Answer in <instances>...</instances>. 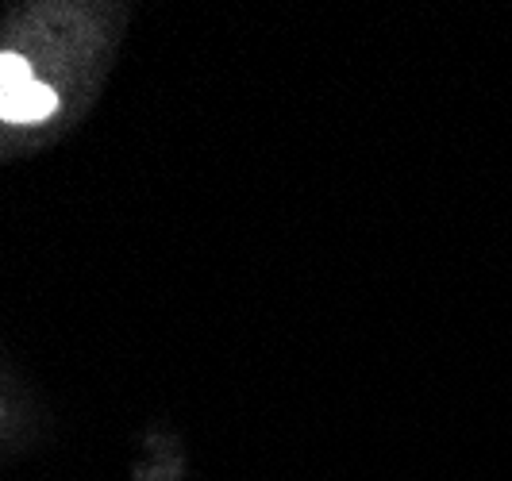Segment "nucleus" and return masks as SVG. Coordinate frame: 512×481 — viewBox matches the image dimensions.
Returning <instances> with one entry per match:
<instances>
[{"mask_svg": "<svg viewBox=\"0 0 512 481\" xmlns=\"http://www.w3.org/2000/svg\"><path fill=\"white\" fill-rule=\"evenodd\" d=\"M54 104H58V97L31 77V66L20 54H0V120L35 124V120L51 116Z\"/></svg>", "mask_w": 512, "mask_h": 481, "instance_id": "nucleus-1", "label": "nucleus"}]
</instances>
